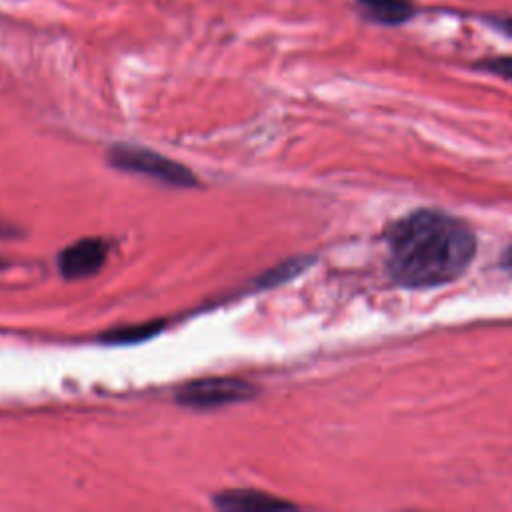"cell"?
Instances as JSON below:
<instances>
[{
    "mask_svg": "<svg viewBox=\"0 0 512 512\" xmlns=\"http://www.w3.org/2000/svg\"><path fill=\"white\" fill-rule=\"evenodd\" d=\"M214 504L224 510H278V508H292L290 502L278 500L272 494L258 492V490H226L214 498Z\"/></svg>",
    "mask_w": 512,
    "mask_h": 512,
    "instance_id": "5",
    "label": "cell"
},
{
    "mask_svg": "<svg viewBox=\"0 0 512 512\" xmlns=\"http://www.w3.org/2000/svg\"><path fill=\"white\" fill-rule=\"evenodd\" d=\"M362 6H366L378 20L388 24L404 22L414 14L412 0H358Z\"/></svg>",
    "mask_w": 512,
    "mask_h": 512,
    "instance_id": "6",
    "label": "cell"
},
{
    "mask_svg": "<svg viewBox=\"0 0 512 512\" xmlns=\"http://www.w3.org/2000/svg\"><path fill=\"white\" fill-rule=\"evenodd\" d=\"M252 384L238 378H200L192 380L176 390V402L190 408H218L226 404H238L254 396Z\"/></svg>",
    "mask_w": 512,
    "mask_h": 512,
    "instance_id": "3",
    "label": "cell"
},
{
    "mask_svg": "<svg viewBox=\"0 0 512 512\" xmlns=\"http://www.w3.org/2000/svg\"><path fill=\"white\" fill-rule=\"evenodd\" d=\"M108 162L124 172L144 174L148 178H154L158 182L170 184V186H194L196 178L190 168L178 164L172 158H166L154 150H148L144 146L134 144H114L108 150Z\"/></svg>",
    "mask_w": 512,
    "mask_h": 512,
    "instance_id": "2",
    "label": "cell"
},
{
    "mask_svg": "<svg viewBox=\"0 0 512 512\" xmlns=\"http://www.w3.org/2000/svg\"><path fill=\"white\" fill-rule=\"evenodd\" d=\"M106 260V246L96 238H82L58 256L60 274L68 280H80L96 274Z\"/></svg>",
    "mask_w": 512,
    "mask_h": 512,
    "instance_id": "4",
    "label": "cell"
},
{
    "mask_svg": "<svg viewBox=\"0 0 512 512\" xmlns=\"http://www.w3.org/2000/svg\"><path fill=\"white\" fill-rule=\"evenodd\" d=\"M388 274L406 288L442 286L466 272L476 236L466 222L434 208L410 212L390 226Z\"/></svg>",
    "mask_w": 512,
    "mask_h": 512,
    "instance_id": "1",
    "label": "cell"
},
{
    "mask_svg": "<svg viewBox=\"0 0 512 512\" xmlns=\"http://www.w3.org/2000/svg\"><path fill=\"white\" fill-rule=\"evenodd\" d=\"M162 326L160 324H138V326H126V328H116L112 332L102 334V340L112 342V344H134L140 340H146L154 336Z\"/></svg>",
    "mask_w": 512,
    "mask_h": 512,
    "instance_id": "7",
    "label": "cell"
},
{
    "mask_svg": "<svg viewBox=\"0 0 512 512\" xmlns=\"http://www.w3.org/2000/svg\"><path fill=\"white\" fill-rule=\"evenodd\" d=\"M310 264H312L310 258H292V260H288V262H282L278 268L270 270V272L266 274V280H268L270 284L284 282V280H288V278L300 274V272H302L304 268H308Z\"/></svg>",
    "mask_w": 512,
    "mask_h": 512,
    "instance_id": "8",
    "label": "cell"
},
{
    "mask_svg": "<svg viewBox=\"0 0 512 512\" xmlns=\"http://www.w3.org/2000/svg\"><path fill=\"white\" fill-rule=\"evenodd\" d=\"M486 70L502 76V78H508L512 80V56H502V58H492L488 62L482 64Z\"/></svg>",
    "mask_w": 512,
    "mask_h": 512,
    "instance_id": "9",
    "label": "cell"
}]
</instances>
